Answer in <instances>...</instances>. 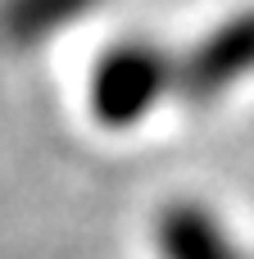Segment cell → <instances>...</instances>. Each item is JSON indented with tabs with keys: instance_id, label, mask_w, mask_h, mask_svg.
Here are the masks:
<instances>
[{
	"instance_id": "1",
	"label": "cell",
	"mask_w": 254,
	"mask_h": 259,
	"mask_svg": "<svg viewBox=\"0 0 254 259\" xmlns=\"http://www.w3.org/2000/svg\"><path fill=\"white\" fill-rule=\"evenodd\" d=\"M145 82H150V73L141 68V59L136 55H123V59H114L109 68H105V77H100V91H105V100L109 96H118L114 100V109H136V100L145 96Z\"/></svg>"
}]
</instances>
